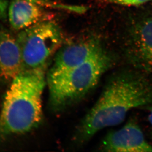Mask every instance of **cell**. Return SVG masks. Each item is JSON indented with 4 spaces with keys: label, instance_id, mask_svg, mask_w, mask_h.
<instances>
[{
    "label": "cell",
    "instance_id": "obj_1",
    "mask_svg": "<svg viewBox=\"0 0 152 152\" xmlns=\"http://www.w3.org/2000/svg\"><path fill=\"white\" fill-rule=\"evenodd\" d=\"M152 102V85L144 75L133 69L118 71L79 124L75 140L86 142L102 129L122 123L131 109Z\"/></svg>",
    "mask_w": 152,
    "mask_h": 152
},
{
    "label": "cell",
    "instance_id": "obj_2",
    "mask_svg": "<svg viewBox=\"0 0 152 152\" xmlns=\"http://www.w3.org/2000/svg\"><path fill=\"white\" fill-rule=\"evenodd\" d=\"M45 67L24 69L11 81L0 112V134H23L37 127L43 116Z\"/></svg>",
    "mask_w": 152,
    "mask_h": 152
},
{
    "label": "cell",
    "instance_id": "obj_3",
    "mask_svg": "<svg viewBox=\"0 0 152 152\" xmlns=\"http://www.w3.org/2000/svg\"><path fill=\"white\" fill-rule=\"evenodd\" d=\"M113 62L102 46L81 65L56 76H46L51 108L61 110L82 99L98 84Z\"/></svg>",
    "mask_w": 152,
    "mask_h": 152
},
{
    "label": "cell",
    "instance_id": "obj_4",
    "mask_svg": "<svg viewBox=\"0 0 152 152\" xmlns=\"http://www.w3.org/2000/svg\"><path fill=\"white\" fill-rule=\"evenodd\" d=\"M16 37L21 53L23 70L45 67L63 41L60 28L52 20L20 31Z\"/></svg>",
    "mask_w": 152,
    "mask_h": 152
},
{
    "label": "cell",
    "instance_id": "obj_5",
    "mask_svg": "<svg viewBox=\"0 0 152 152\" xmlns=\"http://www.w3.org/2000/svg\"><path fill=\"white\" fill-rule=\"evenodd\" d=\"M102 46L101 40L95 37L62 45L55 53L46 76H56L81 65Z\"/></svg>",
    "mask_w": 152,
    "mask_h": 152
},
{
    "label": "cell",
    "instance_id": "obj_6",
    "mask_svg": "<svg viewBox=\"0 0 152 152\" xmlns=\"http://www.w3.org/2000/svg\"><path fill=\"white\" fill-rule=\"evenodd\" d=\"M101 148L105 152H152V145L146 140L140 128L134 121L108 134L102 141Z\"/></svg>",
    "mask_w": 152,
    "mask_h": 152
},
{
    "label": "cell",
    "instance_id": "obj_7",
    "mask_svg": "<svg viewBox=\"0 0 152 152\" xmlns=\"http://www.w3.org/2000/svg\"><path fill=\"white\" fill-rule=\"evenodd\" d=\"M129 55L135 64L152 70V16L136 22L129 31Z\"/></svg>",
    "mask_w": 152,
    "mask_h": 152
},
{
    "label": "cell",
    "instance_id": "obj_8",
    "mask_svg": "<svg viewBox=\"0 0 152 152\" xmlns=\"http://www.w3.org/2000/svg\"><path fill=\"white\" fill-rule=\"evenodd\" d=\"M23 70L21 53L16 37L0 25V81H12Z\"/></svg>",
    "mask_w": 152,
    "mask_h": 152
},
{
    "label": "cell",
    "instance_id": "obj_9",
    "mask_svg": "<svg viewBox=\"0 0 152 152\" xmlns=\"http://www.w3.org/2000/svg\"><path fill=\"white\" fill-rule=\"evenodd\" d=\"M46 9L26 0H12L8 8L10 23L13 29L20 31L42 22L52 20L53 15Z\"/></svg>",
    "mask_w": 152,
    "mask_h": 152
},
{
    "label": "cell",
    "instance_id": "obj_10",
    "mask_svg": "<svg viewBox=\"0 0 152 152\" xmlns=\"http://www.w3.org/2000/svg\"><path fill=\"white\" fill-rule=\"evenodd\" d=\"M46 9H55L58 10H65L66 12L78 14L84 13L87 10L85 6L66 4L55 0H26Z\"/></svg>",
    "mask_w": 152,
    "mask_h": 152
},
{
    "label": "cell",
    "instance_id": "obj_11",
    "mask_svg": "<svg viewBox=\"0 0 152 152\" xmlns=\"http://www.w3.org/2000/svg\"><path fill=\"white\" fill-rule=\"evenodd\" d=\"M152 0H108L109 2L122 6H138Z\"/></svg>",
    "mask_w": 152,
    "mask_h": 152
},
{
    "label": "cell",
    "instance_id": "obj_12",
    "mask_svg": "<svg viewBox=\"0 0 152 152\" xmlns=\"http://www.w3.org/2000/svg\"><path fill=\"white\" fill-rule=\"evenodd\" d=\"M8 3L7 0H0V20H6L7 18Z\"/></svg>",
    "mask_w": 152,
    "mask_h": 152
},
{
    "label": "cell",
    "instance_id": "obj_13",
    "mask_svg": "<svg viewBox=\"0 0 152 152\" xmlns=\"http://www.w3.org/2000/svg\"><path fill=\"white\" fill-rule=\"evenodd\" d=\"M148 119H149V121L150 123L151 124L152 128V108L150 110L149 115L148 116Z\"/></svg>",
    "mask_w": 152,
    "mask_h": 152
}]
</instances>
